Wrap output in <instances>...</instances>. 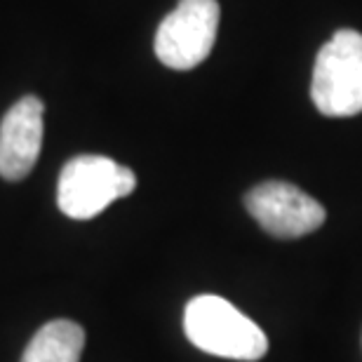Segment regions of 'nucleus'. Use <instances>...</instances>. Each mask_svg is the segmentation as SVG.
<instances>
[{
    "label": "nucleus",
    "instance_id": "nucleus-3",
    "mask_svg": "<svg viewBox=\"0 0 362 362\" xmlns=\"http://www.w3.org/2000/svg\"><path fill=\"white\" fill-rule=\"evenodd\" d=\"M136 188V177L106 156H78L64 165L57 186V205L78 221L94 219L113 200L127 198Z\"/></svg>",
    "mask_w": 362,
    "mask_h": 362
},
{
    "label": "nucleus",
    "instance_id": "nucleus-2",
    "mask_svg": "<svg viewBox=\"0 0 362 362\" xmlns=\"http://www.w3.org/2000/svg\"><path fill=\"white\" fill-rule=\"evenodd\" d=\"M310 99L322 115L362 113V33L341 28L320 47L310 81Z\"/></svg>",
    "mask_w": 362,
    "mask_h": 362
},
{
    "label": "nucleus",
    "instance_id": "nucleus-5",
    "mask_svg": "<svg viewBox=\"0 0 362 362\" xmlns=\"http://www.w3.org/2000/svg\"><path fill=\"white\" fill-rule=\"evenodd\" d=\"M245 207L266 233L275 238H301L317 230L327 212L315 198L287 181H264L245 195Z\"/></svg>",
    "mask_w": 362,
    "mask_h": 362
},
{
    "label": "nucleus",
    "instance_id": "nucleus-7",
    "mask_svg": "<svg viewBox=\"0 0 362 362\" xmlns=\"http://www.w3.org/2000/svg\"><path fill=\"white\" fill-rule=\"evenodd\" d=\"M85 329L71 320H52L35 332L21 362H81Z\"/></svg>",
    "mask_w": 362,
    "mask_h": 362
},
{
    "label": "nucleus",
    "instance_id": "nucleus-1",
    "mask_svg": "<svg viewBox=\"0 0 362 362\" xmlns=\"http://www.w3.org/2000/svg\"><path fill=\"white\" fill-rule=\"evenodd\" d=\"M184 329L188 341L209 356L255 362L269 351L264 329L230 301L214 294H202L188 301Z\"/></svg>",
    "mask_w": 362,
    "mask_h": 362
},
{
    "label": "nucleus",
    "instance_id": "nucleus-6",
    "mask_svg": "<svg viewBox=\"0 0 362 362\" xmlns=\"http://www.w3.org/2000/svg\"><path fill=\"white\" fill-rule=\"evenodd\" d=\"M45 104L28 94L19 99L0 122V177L21 181L31 175L42 148Z\"/></svg>",
    "mask_w": 362,
    "mask_h": 362
},
{
    "label": "nucleus",
    "instance_id": "nucleus-4",
    "mask_svg": "<svg viewBox=\"0 0 362 362\" xmlns=\"http://www.w3.org/2000/svg\"><path fill=\"white\" fill-rule=\"evenodd\" d=\"M216 0H179L156 33V57L175 71H191L209 57L219 28Z\"/></svg>",
    "mask_w": 362,
    "mask_h": 362
}]
</instances>
